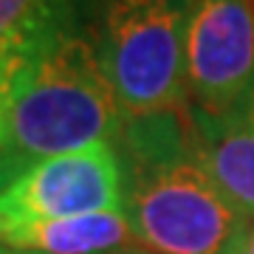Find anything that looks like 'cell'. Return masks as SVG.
<instances>
[{
  "mask_svg": "<svg viewBox=\"0 0 254 254\" xmlns=\"http://www.w3.org/2000/svg\"><path fill=\"white\" fill-rule=\"evenodd\" d=\"M125 215L136 246L153 254H232L249 218L218 190L181 108L125 119L119 133Z\"/></svg>",
  "mask_w": 254,
  "mask_h": 254,
  "instance_id": "cell-1",
  "label": "cell"
},
{
  "mask_svg": "<svg viewBox=\"0 0 254 254\" xmlns=\"http://www.w3.org/2000/svg\"><path fill=\"white\" fill-rule=\"evenodd\" d=\"M122 127L125 113L102 71L96 43L68 23L17 65L0 190L37 161L110 147Z\"/></svg>",
  "mask_w": 254,
  "mask_h": 254,
  "instance_id": "cell-2",
  "label": "cell"
},
{
  "mask_svg": "<svg viewBox=\"0 0 254 254\" xmlns=\"http://www.w3.org/2000/svg\"><path fill=\"white\" fill-rule=\"evenodd\" d=\"M187 20L190 0H108L93 43L125 119L184 105Z\"/></svg>",
  "mask_w": 254,
  "mask_h": 254,
  "instance_id": "cell-3",
  "label": "cell"
},
{
  "mask_svg": "<svg viewBox=\"0 0 254 254\" xmlns=\"http://www.w3.org/2000/svg\"><path fill=\"white\" fill-rule=\"evenodd\" d=\"M116 209H125V178L113 147L37 161L0 190V226Z\"/></svg>",
  "mask_w": 254,
  "mask_h": 254,
  "instance_id": "cell-4",
  "label": "cell"
},
{
  "mask_svg": "<svg viewBox=\"0 0 254 254\" xmlns=\"http://www.w3.org/2000/svg\"><path fill=\"white\" fill-rule=\"evenodd\" d=\"M254 85V3L190 0L187 93L190 108L220 113Z\"/></svg>",
  "mask_w": 254,
  "mask_h": 254,
  "instance_id": "cell-5",
  "label": "cell"
},
{
  "mask_svg": "<svg viewBox=\"0 0 254 254\" xmlns=\"http://www.w3.org/2000/svg\"><path fill=\"white\" fill-rule=\"evenodd\" d=\"M200 164L240 215L254 220V85L226 110L190 108Z\"/></svg>",
  "mask_w": 254,
  "mask_h": 254,
  "instance_id": "cell-6",
  "label": "cell"
},
{
  "mask_svg": "<svg viewBox=\"0 0 254 254\" xmlns=\"http://www.w3.org/2000/svg\"><path fill=\"white\" fill-rule=\"evenodd\" d=\"M0 243L37 254H108L133 246L125 209L0 226Z\"/></svg>",
  "mask_w": 254,
  "mask_h": 254,
  "instance_id": "cell-7",
  "label": "cell"
},
{
  "mask_svg": "<svg viewBox=\"0 0 254 254\" xmlns=\"http://www.w3.org/2000/svg\"><path fill=\"white\" fill-rule=\"evenodd\" d=\"M73 0H0V60H23L71 23Z\"/></svg>",
  "mask_w": 254,
  "mask_h": 254,
  "instance_id": "cell-8",
  "label": "cell"
},
{
  "mask_svg": "<svg viewBox=\"0 0 254 254\" xmlns=\"http://www.w3.org/2000/svg\"><path fill=\"white\" fill-rule=\"evenodd\" d=\"M20 60H0V153L6 144V130H9V108H11V88L17 76Z\"/></svg>",
  "mask_w": 254,
  "mask_h": 254,
  "instance_id": "cell-9",
  "label": "cell"
},
{
  "mask_svg": "<svg viewBox=\"0 0 254 254\" xmlns=\"http://www.w3.org/2000/svg\"><path fill=\"white\" fill-rule=\"evenodd\" d=\"M232 254H254V220H249V226H246L243 237H240V243L235 246Z\"/></svg>",
  "mask_w": 254,
  "mask_h": 254,
  "instance_id": "cell-10",
  "label": "cell"
},
{
  "mask_svg": "<svg viewBox=\"0 0 254 254\" xmlns=\"http://www.w3.org/2000/svg\"><path fill=\"white\" fill-rule=\"evenodd\" d=\"M108 254H153V252H147V249H141V246H125V249H119V252H108Z\"/></svg>",
  "mask_w": 254,
  "mask_h": 254,
  "instance_id": "cell-11",
  "label": "cell"
},
{
  "mask_svg": "<svg viewBox=\"0 0 254 254\" xmlns=\"http://www.w3.org/2000/svg\"><path fill=\"white\" fill-rule=\"evenodd\" d=\"M0 254H37V252H26V249H14V246L0 243Z\"/></svg>",
  "mask_w": 254,
  "mask_h": 254,
  "instance_id": "cell-12",
  "label": "cell"
}]
</instances>
